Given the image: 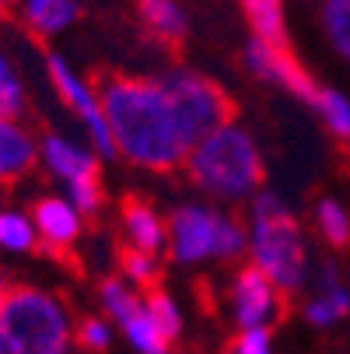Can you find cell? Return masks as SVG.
Returning a JSON list of instances; mask_svg holds the SVG:
<instances>
[{
  "instance_id": "cell-1",
  "label": "cell",
  "mask_w": 350,
  "mask_h": 354,
  "mask_svg": "<svg viewBox=\"0 0 350 354\" xmlns=\"http://www.w3.org/2000/svg\"><path fill=\"white\" fill-rule=\"evenodd\" d=\"M95 91L102 98L116 155L147 172H172L186 165L193 140L179 123L162 77L109 74Z\"/></svg>"
},
{
  "instance_id": "cell-2",
  "label": "cell",
  "mask_w": 350,
  "mask_h": 354,
  "mask_svg": "<svg viewBox=\"0 0 350 354\" xmlns=\"http://www.w3.org/2000/svg\"><path fill=\"white\" fill-rule=\"evenodd\" d=\"M249 252L253 267H260L284 295H298L309 284V245L294 211L277 193L260 189L253 200L249 221Z\"/></svg>"
},
{
  "instance_id": "cell-3",
  "label": "cell",
  "mask_w": 350,
  "mask_h": 354,
  "mask_svg": "<svg viewBox=\"0 0 350 354\" xmlns=\"http://www.w3.org/2000/svg\"><path fill=\"white\" fill-rule=\"evenodd\" d=\"M182 169L204 193L224 196V200L256 196L266 179L260 144L238 123H228V127L214 130L211 137H204L189 151Z\"/></svg>"
},
{
  "instance_id": "cell-4",
  "label": "cell",
  "mask_w": 350,
  "mask_h": 354,
  "mask_svg": "<svg viewBox=\"0 0 350 354\" xmlns=\"http://www.w3.org/2000/svg\"><path fill=\"white\" fill-rule=\"evenodd\" d=\"M74 323L67 306L46 288L11 284L0 306V354H70Z\"/></svg>"
},
{
  "instance_id": "cell-5",
  "label": "cell",
  "mask_w": 350,
  "mask_h": 354,
  "mask_svg": "<svg viewBox=\"0 0 350 354\" xmlns=\"http://www.w3.org/2000/svg\"><path fill=\"white\" fill-rule=\"evenodd\" d=\"M168 249L179 263L238 260L249 252V228L204 204H182L168 218Z\"/></svg>"
},
{
  "instance_id": "cell-6",
  "label": "cell",
  "mask_w": 350,
  "mask_h": 354,
  "mask_svg": "<svg viewBox=\"0 0 350 354\" xmlns=\"http://www.w3.org/2000/svg\"><path fill=\"white\" fill-rule=\"evenodd\" d=\"M172 106L179 113V123L186 130V137L193 140V147L211 137L214 130L235 123V98L207 74H196V71H172L162 77Z\"/></svg>"
},
{
  "instance_id": "cell-7",
  "label": "cell",
  "mask_w": 350,
  "mask_h": 354,
  "mask_svg": "<svg viewBox=\"0 0 350 354\" xmlns=\"http://www.w3.org/2000/svg\"><path fill=\"white\" fill-rule=\"evenodd\" d=\"M39 158L57 179L67 183V200L81 214H98L106 204L102 193V172H98V155L67 137H46L39 147Z\"/></svg>"
},
{
  "instance_id": "cell-8",
  "label": "cell",
  "mask_w": 350,
  "mask_h": 354,
  "mask_svg": "<svg viewBox=\"0 0 350 354\" xmlns=\"http://www.w3.org/2000/svg\"><path fill=\"white\" fill-rule=\"evenodd\" d=\"M46 71H49V81H53L57 95L64 98V106L84 123L95 151L102 158H113L116 147H113V133H109V120H106V109H102V98H98V91L57 53L46 57Z\"/></svg>"
},
{
  "instance_id": "cell-9",
  "label": "cell",
  "mask_w": 350,
  "mask_h": 354,
  "mask_svg": "<svg viewBox=\"0 0 350 354\" xmlns=\"http://www.w3.org/2000/svg\"><path fill=\"white\" fill-rule=\"evenodd\" d=\"M231 313L238 330H270L284 313V291L253 263H245L231 281Z\"/></svg>"
},
{
  "instance_id": "cell-10",
  "label": "cell",
  "mask_w": 350,
  "mask_h": 354,
  "mask_svg": "<svg viewBox=\"0 0 350 354\" xmlns=\"http://www.w3.org/2000/svg\"><path fill=\"white\" fill-rule=\"evenodd\" d=\"M245 64H249V71H253L260 81L284 88L287 95L302 98L305 106L315 102V95H319V88H322V84H315V77L302 67V60L291 53V46L280 49V46H266V42L253 39V42L245 46Z\"/></svg>"
},
{
  "instance_id": "cell-11",
  "label": "cell",
  "mask_w": 350,
  "mask_h": 354,
  "mask_svg": "<svg viewBox=\"0 0 350 354\" xmlns=\"http://www.w3.org/2000/svg\"><path fill=\"white\" fill-rule=\"evenodd\" d=\"M32 225L39 232V242L49 249H70L81 239V211L67 196H42L32 207Z\"/></svg>"
},
{
  "instance_id": "cell-12",
  "label": "cell",
  "mask_w": 350,
  "mask_h": 354,
  "mask_svg": "<svg viewBox=\"0 0 350 354\" xmlns=\"http://www.w3.org/2000/svg\"><path fill=\"white\" fill-rule=\"evenodd\" d=\"M302 313H305V319L315 330H329V326H336L340 319L350 316V288H347V281H340V270L333 263H322L319 267L315 291L305 301Z\"/></svg>"
},
{
  "instance_id": "cell-13",
  "label": "cell",
  "mask_w": 350,
  "mask_h": 354,
  "mask_svg": "<svg viewBox=\"0 0 350 354\" xmlns=\"http://www.w3.org/2000/svg\"><path fill=\"white\" fill-rule=\"evenodd\" d=\"M39 162V144L35 137L18 123L0 116V186H11L25 179Z\"/></svg>"
},
{
  "instance_id": "cell-14",
  "label": "cell",
  "mask_w": 350,
  "mask_h": 354,
  "mask_svg": "<svg viewBox=\"0 0 350 354\" xmlns=\"http://www.w3.org/2000/svg\"><path fill=\"white\" fill-rule=\"evenodd\" d=\"M123 228H126V242L147 257H158V252L168 245V225L162 221V214L140 196H126L119 207Z\"/></svg>"
},
{
  "instance_id": "cell-15",
  "label": "cell",
  "mask_w": 350,
  "mask_h": 354,
  "mask_svg": "<svg viewBox=\"0 0 350 354\" xmlns=\"http://www.w3.org/2000/svg\"><path fill=\"white\" fill-rule=\"evenodd\" d=\"M137 15H140L144 32L162 46H179L189 35V18L175 0H140Z\"/></svg>"
},
{
  "instance_id": "cell-16",
  "label": "cell",
  "mask_w": 350,
  "mask_h": 354,
  "mask_svg": "<svg viewBox=\"0 0 350 354\" xmlns=\"http://www.w3.org/2000/svg\"><path fill=\"white\" fill-rule=\"evenodd\" d=\"M238 8L249 21V32L253 39L266 42V46H291L287 35V18H284V0H238Z\"/></svg>"
},
{
  "instance_id": "cell-17",
  "label": "cell",
  "mask_w": 350,
  "mask_h": 354,
  "mask_svg": "<svg viewBox=\"0 0 350 354\" xmlns=\"http://www.w3.org/2000/svg\"><path fill=\"white\" fill-rule=\"evenodd\" d=\"M81 8L77 0H28L25 4V21L39 35H57L77 21Z\"/></svg>"
},
{
  "instance_id": "cell-18",
  "label": "cell",
  "mask_w": 350,
  "mask_h": 354,
  "mask_svg": "<svg viewBox=\"0 0 350 354\" xmlns=\"http://www.w3.org/2000/svg\"><path fill=\"white\" fill-rule=\"evenodd\" d=\"M312 109H315V116L322 120V127H326L343 147H350V95H343V91H336V88H319Z\"/></svg>"
},
{
  "instance_id": "cell-19",
  "label": "cell",
  "mask_w": 350,
  "mask_h": 354,
  "mask_svg": "<svg viewBox=\"0 0 350 354\" xmlns=\"http://www.w3.org/2000/svg\"><path fill=\"white\" fill-rule=\"evenodd\" d=\"M315 228L333 249H347L350 245V211H347L343 200H336V196H322L319 200L315 204Z\"/></svg>"
},
{
  "instance_id": "cell-20",
  "label": "cell",
  "mask_w": 350,
  "mask_h": 354,
  "mask_svg": "<svg viewBox=\"0 0 350 354\" xmlns=\"http://www.w3.org/2000/svg\"><path fill=\"white\" fill-rule=\"evenodd\" d=\"M119 330L126 333V340H130L133 351H140V354H168V351H172V340L158 330V323L147 316L144 306H140L126 323H119Z\"/></svg>"
},
{
  "instance_id": "cell-21",
  "label": "cell",
  "mask_w": 350,
  "mask_h": 354,
  "mask_svg": "<svg viewBox=\"0 0 350 354\" xmlns=\"http://www.w3.org/2000/svg\"><path fill=\"white\" fill-rule=\"evenodd\" d=\"M140 295H144V309H147V316H151V319L158 323V330L175 344V337L182 333V313H179V306H175V298H172L168 291H162V288L140 291Z\"/></svg>"
},
{
  "instance_id": "cell-22",
  "label": "cell",
  "mask_w": 350,
  "mask_h": 354,
  "mask_svg": "<svg viewBox=\"0 0 350 354\" xmlns=\"http://www.w3.org/2000/svg\"><path fill=\"white\" fill-rule=\"evenodd\" d=\"M322 28L333 49L350 64V0H322Z\"/></svg>"
},
{
  "instance_id": "cell-23",
  "label": "cell",
  "mask_w": 350,
  "mask_h": 354,
  "mask_svg": "<svg viewBox=\"0 0 350 354\" xmlns=\"http://www.w3.org/2000/svg\"><path fill=\"white\" fill-rule=\"evenodd\" d=\"M35 245H39V232H35L32 218L14 214V211H0V249L28 252Z\"/></svg>"
},
{
  "instance_id": "cell-24",
  "label": "cell",
  "mask_w": 350,
  "mask_h": 354,
  "mask_svg": "<svg viewBox=\"0 0 350 354\" xmlns=\"http://www.w3.org/2000/svg\"><path fill=\"white\" fill-rule=\"evenodd\" d=\"M119 267H123V274L137 284V291H151V288H158V277H162V274H158L155 257H147V252L126 245V249L119 252Z\"/></svg>"
},
{
  "instance_id": "cell-25",
  "label": "cell",
  "mask_w": 350,
  "mask_h": 354,
  "mask_svg": "<svg viewBox=\"0 0 350 354\" xmlns=\"http://www.w3.org/2000/svg\"><path fill=\"white\" fill-rule=\"evenodd\" d=\"M21 109H25V88H21V77H18L14 64L8 60V53L0 49V116L14 120Z\"/></svg>"
},
{
  "instance_id": "cell-26",
  "label": "cell",
  "mask_w": 350,
  "mask_h": 354,
  "mask_svg": "<svg viewBox=\"0 0 350 354\" xmlns=\"http://www.w3.org/2000/svg\"><path fill=\"white\" fill-rule=\"evenodd\" d=\"M74 337L81 340V347H88V351H106L109 344H113V326L106 323V319H81L77 323V330H74Z\"/></svg>"
},
{
  "instance_id": "cell-27",
  "label": "cell",
  "mask_w": 350,
  "mask_h": 354,
  "mask_svg": "<svg viewBox=\"0 0 350 354\" xmlns=\"http://www.w3.org/2000/svg\"><path fill=\"white\" fill-rule=\"evenodd\" d=\"M228 354H273L270 330H238V337L228 344Z\"/></svg>"
},
{
  "instance_id": "cell-28",
  "label": "cell",
  "mask_w": 350,
  "mask_h": 354,
  "mask_svg": "<svg viewBox=\"0 0 350 354\" xmlns=\"http://www.w3.org/2000/svg\"><path fill=\"white\" fill-rule=\"evenodd\" d=\"M8 291H11V281L4 277V270H0V306H4V298H8Z\"/></svg>"
},
{
  "instance_id": "cell-29",
  "label": "cell",
  "mask_w": 350,
  "mask_h": 354,
  "mask_svg": "<svg viewBox=\"0 0 350 354\" xmlns=\"http://www.w3.org/2000/svg\"><path fill=\"white\" fill-rule=\"evenodd\" d=\"M14 4V0H0V8H11Z\"/></svg>"
},
{
  "instance_id": "cell-30",
  "label": "cell",
  "mask_w": 350,
  "mask_h": 354,
  "mask_svg": "<svg viewBox=\"0 0 350 354\" xmlns=\"http://www.w3.org/2000/svg\"><path fill=\"white\" fill-rule=\"evenodd\" d=\"M347 288H350V270H347Z\"/></svg>"
}]
</instances>
